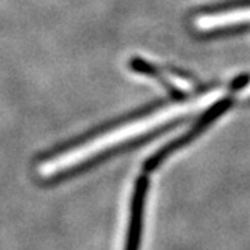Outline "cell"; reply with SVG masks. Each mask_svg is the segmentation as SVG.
<instances>
[{"label":"cell","instance_id":"6da1fadb","mask_svg":"<svg viewBox=\"0 0 250 250\" xmlns=\"http://www.w3.org/2000/svg\"><path fill=\"white\" fill-rule=\"evenodd\" d=\"M149 188V181L145 175L139 176L131 193L130 202V217L127 228V238H125L124 250H139L144 234V219H145V205L146 194Z\"/></svg>","mask_w":250,"mask_h":250}]
</instances>
